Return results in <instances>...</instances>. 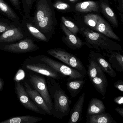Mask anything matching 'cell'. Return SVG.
Masks as SVG:
<instances>
[{
  "label": "cell",
  "instance_id": "6da1fadb",
  "mask_svg": "<svg viewBox=\"0 0 123 123\" xmlns=\"http://www.w3.org/2000/svg\"><path fill=\"white\" fill-rule=\"evenodd\" d=\"M36 8L32 17L36 27L49 40L55 34L58 25L52 0H36Z\"/></svg>",
  "mask_w": 123,
  "mask_h": 123
},
{
  "label": "cell",
  "instance_id": "7a4b0ae2",
  "mask_svg": "<svg viewBox=\"0 0 123 123\" xmlns=\"http://www.w3.org/2000/svg\"><path fill=\"white\" fill-rule=\"evenodd\" d=\"M46 81L53 105L52 115L62 118L69 113L72 101L56 80L48 77Z\"/></svg>",
  "mask_w": 123,
  "mask_h": 123
},
{
  "label": "cell",
  "instance_id": "3957f363",
  "mask_svg": "<svg viewBox=\"0 0 123 123\" xmlns=\"http://www.w3.org/2000/svg\"><path fill=\"white\" fill-rule=\"evenodd\" d=\"M80 30V32L85 37L86 42L88 44V47L90 48L95 49L101 52L108 50L118 52L122 51L121 45L99 32L83 27Z\"/></svg>",
  "mask_w": 123,
  "mask_h": 123
},
{
  "label": "cell",
  "instance_id": "277c9868",
  "mask_svg": "<svg viewBox=\"0 0 123 123\" xmlns=\"http://www.w3.org/2000/svg\"><path fill=\"white\" fill-rule=\"evenodd\" d=\"M47 52L66 65L86 75L87 70L85 66L80 60L74 55L61 48L51 49Z\"/></svg>",
  "mask_w": 123,
  "mask_h": 123
},
{
  "label": "cell",
  "instance_id": "5b68a950",
  "mask_svg": "<svg viewBox=\"0 0 123 123\" xmlns=\"http://www.w3.org/2000/svg\"><path fill=\"white\" fill-rule=\"evenodd\" d=\"M37 57V60L48 65L62 76L69 77L68 80L82 79L86 77V75L78 70L47 56L41 55Z\"/></svg>",
  "mask_w": 123,
  "mask_h": 123
},
{
  "label": "cell",
  "instance_id": "8992f818",
  "mask_svg": "<svg viewBox=\"0 0 123 123\" xmlns=\"http://www.w3.org/2000/svg\"><path fill=\"white\" fill-rule=\"evenodd\" d=\"M39 47L34 41L28 38H25L13 43H0V49L12 53L22 54L34 51L38 49Z\"/></svg>",
  "mask_w": 123,
  "mask_h": 123
},
{
  "label": "cell",
  "instance_id": "52a82bcc",
  "mask_svg": "<svg viewBox=\"0 0 123 123\" xmlns=\"http://www.w3.org/2000/svg\"><path fill=\"white\" fill-rule=\"evenodd\" d=\"M28 80L34 89L36 90L43 98L52 114L53 105L46 79L42 76L30 74Z\"/></svg>",
  "mask_w": 123,
  "mask_h": 123
},
{
  "label": "cell",
  "instance_id": "ba28073f",
  "mask_svg": "<svg viewBox=\"0 0 123 123\" xmlns=\"http://www.w3.org/2000/svg\"><path fill=\"white\" fill-rule=\"evenodd\" d=\"M23 19L21 21V26L27 38L34 41H40L48 42L49 40L42 33L34 24L32 17L23 15Z\"/></svg>",
  "mask_w": 123,
  "mask_h": 123
},
{
  "label": "cell",
  "instance_id": "9c48e42d",
  "mask_svg": "<svg viewBox=\"0 0 123 123\" xmlns=\"http://www.w3.org/2000/svg\"><path fill=\"white\" fill-rule=\"evenodd\" d=\"M24 68L29 70L43 75L56 80H60L63 77L52 68L41 62L26 63Z\"/></svg>",
  "mask_w": 123,
  "mask_h": 123
},
{
  "label": "cell",
  "instance_id": "30bf717a",
  "mask_svg": "<svg viewBox=\"0 0 123 123\" xmlns=\"http://www.w3.org/2000/svg\"><path fill=\"white\" fill-rule=\"evenodd\" d=\"M15 90L18 98L26 108L38 113L46 115V112L39 108L34 102L31 100L25 88L21 83L18 82L16 83Z\"/></svg>",
  "mask_w": 123,
  "mask_h": 123
},
{
  "label": "cell",
  "instance_id": "8fae6325",
  "mask_svg": "<svg viewBox=\"0 0 123 123\" xmlns=\"http://www.w3.org/2000/svg\"><path fill=\"white\" fill-rule=\"evenodd\" d=\"M60 26L65 34V36L62 38V40L68 47L75 50L81 49L85 45L88 47V45L87 42L83 41L77 36L73 34L62 23Z\"/></svg>",
  "mask_w": 123,
  "mask_h": 123
},
{
  "label": "cell",
  "instance_id": "7c38bea8",
  "mask_svg": "<svg viewBox=\"0 0 123 123\" xmlns=\"http://www.w3.org/2000/svg\"><path fill=\"white\" fill-rule=\"evenodd\" d=\"M27 38L20 25L11 28L0 35V43L18 41Z\"/></svg>",
  "mask_w": 123,
  "mask_h": 123
},
{
  "label": "cell",
  "instance_id": "4fadbf2b",
  "mask_svg": "<svg viewBox=\"0 0 123 123\" xmlns=\"http://www.w3.org/2000/svg\"><path fill=\"white\" fill-rule=\"evenodd\" d=\"M88 56L89 58L92 59L98 63L104 72L107 73L111 77H116L117 74L116 72L108 61L106 59L105 57L101 54L91 51Z\"/></svg>",
  "mask_w": 123,
  "mask_h": 123
},
{
  "label": "cell",
  "instance_id": "5bb4252c",
  "mask_svg": "<svg viewBox=\"0 0 123 123\" xmlns=\"http://www.w3.org/2000/svg\"><path fill=\"white\" fill-rule=\"evenodd\" d=\"M25 90L30 98L36 104V105L49 115H52L45 101L39 93L35 89H33L26 82L24 83Z\"/></svg>",
  "mask_w": 123,
  "mask_h": 123
},
{
  "label": "cell",
  "instance_id": "9a60e30c",
  "mask_svg": "<svg viewBox=\"0 0 123 123\" xmlns=\"http://www.w3.org/2000/svg\"><path fill=\"white\" fill-rule=\"evenodd\" d=\"M102 52L114 69L119 72H123V56L120 52L112 50Z\"/></svg>",
  "mask_w": 123,
  "mask_h": 123
},
{
  "label": "cell",
  "instance_id": "2e32d148",
  "mask_svg": "<svg viewBox=\"0 0 123 123\" xmlns=\"http://www.w3.org/2000/svg\"><path fill=\"white\" fill-rule=\"evenodd\" d=\"M85 93H83L79 97L73 108L70 111L68 123H78L82 120V113L85 98Z\"/></svg>",
  "mask_w": 123,
  "mask_h": 123
},
{
  "label": "cell",
  "instance_id": "e0dca14e",
  "mask_svg": "<svg viewBox=\"0 0 123 123\" xmlns=\"http://www.w3.org/2000/svg\"><path fill=\"white\" fill-rule=\"evenodd\" d=\"M98 2L101 12L103 13L113 27L118 28V21L114 12L109 5L108 0H99Z\"/></svg>",
  "mask_w": 123,
  "mask_h": 123
},
{
  "label": "cell",
  "instance_id": "ac0fdd59",
  "mask_svg": "<svg viewBox=\"0 0 123 123\" xmlns=\"http://www.w3.org/2000/svg\"><path fill=\"white\" fill-rule=\"evenodd\" d=\"M75 12L81 13L95 12L100 13L99 2L92 0H87L79 2L75 4Z\"/></svg>",
  "mask_w": 123,
  "mask_h": 123
},
{
  "label": "cell",
  "instance_id": "d6986e66",
  "mask_svg": "<svg viewBox=\"0 0 123 123\" xmlns=\"http://www.w3.org/2000/svg\"><path fill=\"white\" fill-rule=\"evenodd\" d=\"M95 31L103 34L109 38L121 41L120 38L114 33L110 25L101 16L99 18Z\"/></svg>",
  "mask_w": 123,
  "mask_h": 123
},
{
  "label": "cell",
  "instance_id": "ffe728a7",
  "mask_svg": "<svg viewBox=\"0 0 123 123\" xmlns=\"http://www.w3.org/2000/svg\"><path fill=\"white\" fill-rule=\"evenodd\" d=\"M0 12L18 25H20V18L12 8L4 0H0Z\"/></svg>",
  "mask_w": 123,
  "mask_h": 123
},
{
  "label": "cell",
  "instance_id": "44dd1931",
  "mask_svg": "<svg viewBox=\"0 0 123 123\" xmlns=\"http://www.w3.org/2000/svg\"><path fill=\"white\" fill-rule=\"evenodd\" d=\"M97 91L103 96L104 98L108 86V80L104 73L90 80Z\"/></svg>",
  "mask_w": 123,
  "mask_h": 123
},
{
  "label": "cell",
  "instance_id": "7402d4cb",
  "mask_svg": "<svg viewBox=\"0 0 123 123\" xmlns=\"http://www.w3.org/2000/svg\"><path fill=\"white\" fill-rule=\"evenodd\" d=\"M106 107L101 100L93 98L89 102L87 111V116L95 115L105 112Z\"/></svg>",
  "mask_w": 123,
  "mask_h": 123
},
{
  "label": "cell",
  "instance_id": "603a6c76",
  "mask_svg": "<svg viewBox=\"0 0 123 123\" xmlns=\"http://www.w3.org/2000/svg\"><path fill=\"white\" fill-rule=\"evenodd\" d=\"M85 80L82 79H75L69 80L66 83L67 88L70 93L72 98L76 97L82 89L85 83Z\"/></svg>",
  "mask_w": 123,
  "mask_h": 123
},
{
  "label": "cell",
  "instance_id": "cb8c5ba5",
  "mask_svg": "<svg viewBox=\"0 0 123 123\" xmlns=\"http://www.w3.org/2000/svg\"><path fill=\"white\" fill-rule=\"evenodd\" d=\"M87 123H116L108 113H104L87 116Z\"/></svg>",
  "mask_w": 123,
  "mask_h": 123
},
{
  "label": "cell",
  "instance_id": "d4e9b609",
  "mask_svg": "<svg viewBox=\"0 0 123 123\" xmlns=\"http://www.w3.org/2000/svg\"><path fill=\"white\" fill-rule=\"evenodd\" d=\"M40 117L31 116L16 117L0 122V123H35L41 121Z\"/></svg>",
  "mask_w": 123,
  "mask_h": 123
},
{
  "label": "cell",
  "instance_id": "484cf974",
  "mask_svg": "<svg viewBox=\"0 0 123 123\" xmlns=\"http://www.w3.org/2000/svg\"><path fill=\"white\" fill-rule=\"evenodd\" d=\"M52 5L54 9L62 12H75V4L71 3L68 0H55Z\"/></svg>",
  "mask_w": 123,
  "mask_h": 123
},
{
  "label": "cell",
  "instance_id": "4316f807",
  "mask_svg": "<svg viewBox=\"0 0 123 123\" xmlns=\"http://www.w3.org/2000/svg\"><path fill=\"white\" fill-rule=\"evenodd\" d=\"M89 64L88 65L86 72L90 80L101 74L104 73L98 63L92 59L89 58Z\"/></svg>",
  "mask_w": 123,
  "mask_h": 123
},
{
  "label": "cell",
  "instance_id": "83f0119b",
  "mask_svg": "<svg viewBox=\"0 0 123 123\" xmlns=\"http://www.w3.org/2000/svg\"><path fill=\"white\" fill-rule=\"evenodd\" d=\"M100 16L99 14L88 13L84 16V23L91 30L95 31Z\"/></svg>",
  "mask_w": 123,
  "mask_h": 123
},
{
  "label": "cell",
  "instance_id": "f1b7e54d",
  "mask_svg": "<svg viewBox=\"0 0 123 123\" xmlns=\"http://www.w3.org/2000/svg\"><path fill=\"white\" fill-rule=\"evenodd\" d=\"M60 19L62 23L73 34L77 36L78 33H80V28L74 23L64 16H62Z\"/></svg>",
  "mask_w": 123,
  "mask_h": 123
},
{
  "label": "cell",
  "instance_id": "f546056e",
  "mask_svg": "<svg viewBox=\"0 0 123 123\" xmlns=\"http://www.w3.org/2000/svg\"><path fill=\"white\" fill-rule=\"evenodd\" d=\"M22 4L23 12L24 15H30L34 4L36 0H20Z\"/></svg>",
  "mask_w": 123,
  "mask_h": 123
},
{
  "label": "cell",
  "instance_id": "4dcf8cb0",
  "mask_svg": "<svg viewBox=\"0 0 123 123\" xmlns=\"http://www.w3.org/2000/svg\"><path fill=\"white\" fill-rule=\"evenodd\" d=\"M17 26L19 25L15 24L11 21L0 18V33Z\"/></svg>",
  "mask_w": 123,
  "mask_h": 123
},
{
  "label": "cell",
  "instance_id": "1f68e13d",
  "mask_svg": "<svg viewBox=\"0 0 123 123\" xmlns=\"http://www.w3.org/2000/svg\"><path fill=\"white\" fill-rule=\"evenodd\" d=\"M11 4L13 7L19 11V12L21 13V3L20 0H9Z\"/></svg>",
  "mask_w": 123,
  "mask_h": 123
},
{
  "label": "cell",
  "instance_id": "d6a6232c",
  "mask_svg": "<svg viewBox=\"0 0 123 123\" xmlns=\"http://www.w3.org/2000/svg\"><path fill=\"white\" fill-rule=\"evenodd\" d=\"M117 8L119 11V14L121 16V21H123V0H118Z\"/></svg>",
  "mask_w": 123,
  "mask_h": 123
},
{
  "label": "cell",
  "instance_id": "836d02e7",
  "mask_svg": "<svg viewBox=\"0 0 123 123\" xmlns=\"http://www.w3.org/2000/svg\"><path fill=\"white\" fill-rule=\"evenodd\" d=\"M114 86L121 92H123V80H117L114 85Z\"/></svg>",
  "mask_w": 123,
  "mask_h": 123
},
{
  "label": "cell",
  "instance_id": "e575fe53",
  "mask_svg": "<svg viewBox=\"0 0 123 123\" xmlns=\"http://www.w3.org/2000/svg\"><path fill=\"white\" fill-rule=\"evenodd\" d=\"M114 102L119 105H122L123 104V96H118L114 98Z\"/></svg>",
  "mask_w": 123,
  "mask_h": 123
},
{
  "label": "cell",
  "instance_id": "d590c367",
  "mask_svg": "<svg viewBox=\"0 0 123 123\" xmlns=\"http://www.w3.org/2000/svg\"><path fill=\"white\" fill-rule=\"evenodd\" d=\"M115 111L121 116L123 117V109L120 107H117L115 109Z\"/></svg>",
  "mask_w": 123,
  "mask_h": 123
},
{
  "label": "cell",
  "instance_id": "8d00e7d4",
  "mask_svg": "<svg viewBox=\"0 0 123 123\" xmlns=\"http://www.w3.org/2000/svg\"><path fill=\"white\" fill-rule=\"evenodd\" d=\"M4 85V81L3 79L0 78V92H1L3 89Z\"/></svg>",
  "mask_w": 123,
  "mask_h": 123
},
{
  "label": "cell",
  "instance_id": "74e56055",
  "mask_svg": "<svg viewBox=\"0 0 123 123\" xmlns=\"http://www.w3.org/2000/svg\"><path fill=\"white\" fill-rule=\"evenodd\" d=\"M68 0L72 4H75L79 2L81 0Z\"/></svg>",
  "mask_w": 123,
  "mask_h": 123
}]
</instances>
